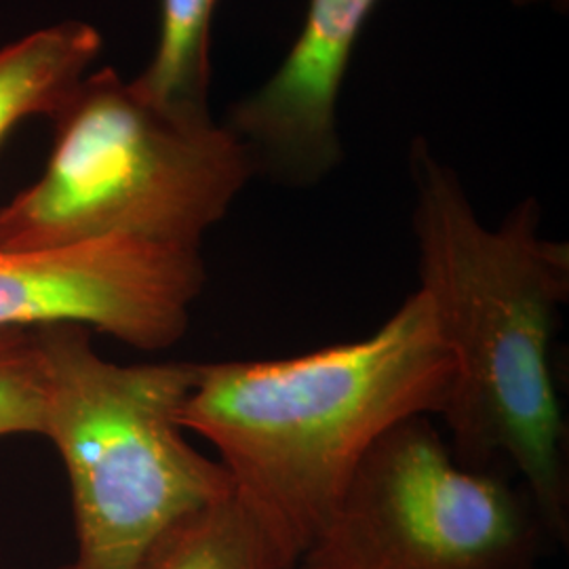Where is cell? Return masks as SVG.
Returning <instances> with one entry per match:
<instances>
[{"label":"cell","mask_w":569,"mask_h":569,"mask_svg":"<svg viewBox=\"0 0 569 569\" xmlns=\"http://www.w3.org/2000/svg\"><path fill=\"white\" fill-rule=\"evenodd\" d=\"M61 569H74V566H68V568H61Z\"/></svg>","instance_id":"obj_12"},{"label":"cell","mask_w":569,"mask_h":569,"mask_svg":"<svg viewBox=\"0 0 569 569\" xmlns=\"http://www.w3.org/2000/svg\"><path fill=\"white\" fill-rule=\"evenodd\" d=\"M47 369L44 432L68 475L74 569H142L190 515L232 496V479L186 441L180 407L199 363L106 361L89 327H37Z\"/></svg>","instance_id":"obj_4"},{"label":"cell","mask_w":569,"mask_h":569,"mask_svg":"<svg viewBox=\"0 0 569 569\" xmlns=\"http://www.w3.org/2000/svg\"><path fill=\"white\" fill-rule=\"evenodd\" d=\"M102 51L100 32L63 21L0 49V142L30 117H53Z\"/></svg>","instance_id":"obj_8"},{"label":"cell","mask_w":569,"mask_h":569,"mask_svg":"<svg viewBox=\"0 0 569 569\" xmlns=\"http://www.w3.org/2000/svg\"><path fill=\"white\" fill-rule=\"evenodd\" d=\"M142 569L279 568L262 531L230 496L171 529Z\"/></svg>","instance_id":"obj_10"},{"label":"cell","mask_w":569,"mask_h":569,"mask_svg":"<svg viewBox=\"0 0 569 569\" xmlns=\"http://www.w3.org/2000/svg\"><path fill=\"white\" fill-rule=\"evenodd\" d=\"M218 0H163L157 53L136 87L186 117H209V47Z\"/></svg>","instance_id":"obj_9"},{"label":"cell","mask_w":569,"mask_h":569,"mask_svg":"<svg viewBox=\"0 0 569 569\" xmlns=\"http://www.w3.org/2000/svg\"><path fill=\"white\" fill-rule=\"evenodd\" d=\"M420 289L456 371L443 416L460 467L509 465L555 542L568 545V425L550 345L569 298V249L540 237L526 199L483 224L453 169L425 140L409 152Z\"/></svg>","instance_id":"obj_1"},{"label":"cell","mask_w":569,"mask_h":569,"mask_svg":"<svg viewBox=\"0 0 569 569\" xmlns=\"http://www.w3.org/2000/svg\"><path fill=\"white\" fill-rule=\"evenodd\" d=\"M545 538L523 486L460 467L413 416L367 451L296 569H538Z\"/></svg>","instance_id":"obj_5"},{"label":"cell","mask_w":569,"mask_h":569,"mask_svg":"<svg viewBox=\"0 0 569 569\" xmlns=\"http://www.w3.org/2000/svg\"><path fill=\"white\" fill-rule=\"evenodd\" d=\"M47 369L37 329H0V437L42 435Z\"/></svg>","instance_id":"obj_11"},{"label":"cell","mask_w":569,"mask_h":569,"mask_svg":"<svg viewBox=\"0 0 569 569\" xmlns=\"http://www.w3.org/2000/svg\"><path fill=\"white\" fill-rule=\"evenodd\" d=\"M380 0H310L305 26L277 74L237 103L228 129L258 171L312 186L342 161L336 102L348 61Z\"/></svg>","instance_id":"obj_7"},{"label":"cell","mask_w":569,"mask_h":569,"mask_svg":"<svg viewBox=\"0 0 569 569\" xmlns=\"http://www.w3.org/2000/svg\"><path fill=\"white\" fill-rule=\"evenodd\" d=\"M204 283L201 249L138 241L0 249V329L74 323L164 350L188 331Z\"/></svg>","instance_id":"obj_6"},{"label":"cell","mask_w":569,"mask_h":569,"mask_svg":"<svg viewBox=\"0 0 569 569\" xmlns=\"http://www.w3.org/2000/svg\"><path fill=\"white\" fill-rule=\"evenodd\" d=\"M51 121L41 178L0 207V249L100 241L201 249L258 173L228 127L167 110L112 68L84 77Z\"/></svg>","instance_id":"obj_3"},{"label":"cell","mask_w":569,"mask_h":569,"mask_svg":"<svg viewBox=\"0 0 569 569\" xmlns=\"http://www.w3.org/2000/svg\"><path fill=\"white\" fill-rule=\"evenodd\" d=\"M456 363L422 291L371 336L287 359L199 363L180 407L279 569L312 547L367 451L399 422L441 413Z\"/></svg>","instance_id":"obj_2"}]
</instances>
